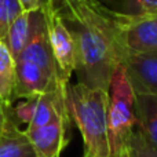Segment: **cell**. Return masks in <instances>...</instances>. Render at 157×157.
<instances>
[{
	"label": "cell",
	"mask_w": 157,
	"mask_h": 157,
	"mask_svg": "<svg viewBox=\"0 0 157 157\" xmlns=\"http://www.w3.org/2000/svg\"><path fill=\"white\" fill-rule=\"evenodd\" d=\"M76 46L77 83L108 91L114 71L121 65L120 22L94 2L55 7Z\"/></svg>",
	"instance_id": "6da1fadb"
},
{
	"label": "cell",
	"mask_w": 157,
	"mask_h": 157,
	"mask_svg": "<svg viewBox=\"0 0 157 157\" xmlns=\"http://www.w3.org/2000/svg\"><path fill=\"white\" fill-rule=\"evenodd\" d=\"M108 91L90 88L81 83H69L65 88V105L71 120L80 131L84 155L110 157L108 139Z\"/></svg>",
	"instance_id": "7a4b0ae2"
},
{
	"label": "cell",
	"mask_w": 157,
	"mask_h": 157,
	"mask_svg": "<svg viewBox=\"0 0 157 157\" xmlns=\"http://www.w3.org/2000/svg\"><path fill=\"white\" fill-rule=\"evenodd\" d=\"M108 139L110 157H120L128 136L136 128L135 92L121 65L114 71L108 88Z\"/></svg>",
	"instance_id": "3957f363"
},
{
	"label": "cell",
	"mask_w": 157,
	"mask_h": 157,
	"mask_svg": "<svg viewBox=\"0 0 157 157\" xmlns=\"http://www.w3.org/2000/svg\"><path fill=\"white\" fill-rule=\"evenodd\" d=\"M40 10L46 18L47 35L58 69L59 83L66 87L71 83V77L76 69V46L73 36L52 6V2L44 4Z\"/></svg>",
	"instance_id": "277c9868"
},
{
	"label": "cell",
	"mask_w": 157,
	"mask_h": 157,
	"mask_svg": "<svg viewBox=\"0 0 157 157\" xmlns=\"http://www.w3.org/2000/svg\"><path fill=\"white\" fill-rule=\"evenodd\" d=\"M121 66L135 94L157 97V51L123 52Z\"/></svg>",
	"instance_id": "5b68a950"
},
{
	"label": "cell",
	"mask_w": 157,
	"mask_h": 157,
	"mask_svg": "<svg viewBox=\"0 0 157 157\" xmlns=\"http://www.w3.org/2000/svg\"><path fill=\"white\" fill-rule=\"evenodd\" d=\"M17 62V84H15V101L24 98L39 97L41 94L65 90L58 80L57 75L46 71L44 68L30 61L18 59Z\"/></svg>",
	"instance_id": "8992f818"
},
{
	"label": "cell",
	"mask_w": 157,
	"mask_h": 157,
	"mask_svg": "<svg viewBox=\"0 0 157 157\" xmlns=\"http://www.w3.org/2000/svg\"><path fill=\"white\" fill-rule=\"evenodd\" d=\"M117 19L120 22V44L123 52L157 51V15L136 19Z\"/></svg>",
	"instance_id": "52a82bcc"
},
{
	"label": "cell",
	"mask_w": 157,
	"mask_h": 157,
	"mask_svg": "<svg viewBox=\"0 0 157 157\" xmlns=\"http://www.w3.org/2000/svg\"><path fill=\"white\" fill-rule=\"evenodd\" d=\"M69 123V116H59L43 127L25 130V134L32 142L37 157H58L61 155L69 141L66 136Z\"/></svg>",
	"instance_id": "ba28073f"
},
{
	"label": "cell",
	"mask_w": 157,
	"mask_h": 157,
	"mask_svg": "<svg viewBox=\"0 0 157 157\" xmlns=\"http://www.w3.org/2000/svg\"><path fill=\"white\" fill-rule=\"evenodd\" d=\"M105 13L120 19L157 15V0H92Z\"/></svg>",
	"instance_id": "9c48e42d"
},
{
	"label": "cell",
	"mask_w": 157,
	"mask_h": 157,
	"mask_svg": "<svg viewBox=\"0 0 157 157\" xmlns=\"http://www.w3.org/2000/svg\"><path fill=\"white\" fill-rule=\"evenodd\" d=\"M136 128L146 141L157 149V97L135 94Z\"/></svg>",
	"instance_id": "30bf717a"
},
{
	"label": "cell",
	"mask_w": 157,
	"mask_h": 157,
	"mask_svg": "<svg viewBox=\"0 0 157 157\" xmlns=\"http://www.w3.org/2000/svg\"><path fill=\"white\" fill-rule=\"evenodd\" d=\"M17 84V62L10 52L6 41L0 40V101L3 106L11 113L15 102Z\"/></svg>",
	"instance_id": "8fae6325"
},
{
	"label": "cell",
	"mask_w": 157,
	"mask_h": 157,
	"mask_svg": "<svg viewBox=\"0 0 157 157\" xmlns=\"http://www.w3.org/2000/svg\"><path fill=\"white\" fill-rule=\"evenodd\" d=\"M0 157H37L32 142L17 124L0 132Z\"/></svg>",
	"instance_id": "7c38bea8"
},
{
	"label": "cell",
	"mask_w": 157,
	"mask_h": 157,
	"mask_svg": "<svg viewBox=\"0 0 157 157\" xmlns=\"http://www.w3.org/2000/svg\"><path fill=\"white\" fill-rule=\"evenodd\" d=\"M30 30H32V11H22L10 25L6 37V44L15 61L24 51L29 40Z\"/></svg>",
	"instance_id": "4fadbf2b"
},
{
	"label": "cell",
	"mask_w": 157,
	"mask_h": 157,
	"mask_svg": "<svg viewBox=\"0 0 157 157\" xmlns=\"http://www.w3.org/2000/svg\"><path fill=\"white\" fill-rule=\"evenodd\" d=\"M128 157H157V149L146 141L142 132L136 128L132 131L125 144Z\"/></svg>",
	"instance_id": "5bb4252c"
},
{
	"label": "cell",
	"mask_w": 157,
	"mask_h": 157,
	"mask_svg": "<svg viewBox=\"0 0 157 157\" xmlns=\"http://www.w3.org/2000/svg\"><path fill=\"white\" fill-rule=\"evenodd\" d=\"M22 11L19 0H0V40L6 41L8 28Z\"/></svg>",
	"instance_id": "9a60e30c"
},
{
	"label": "cell",
	"mask_w": 157,
	"mask_h": 157,
	"mask_svg": "<svg viewBox=\"0 0 157 157\" xmlns=\"http://www.w3.org/2000/svg\"><path fill=\"white\" fill-rule=\"evenodd\" d=\"M39 97H30L24 98V99L18 101L14 108H11V116H13L14 121L18 124H26L29 125L33 120L36 112V106H37Z\"/></svg>",
	"instance_id": "2e32d148"
},
{
	"label": "cell",
	"mask_w": 157,
	"mask_h": 157,
	"mask_svg": "<svg viewBox=\"0 0 157 157\" xmlns=\"http://www.w3.org/2000/svg\"><path fill=\"white\" fill-rule=\"evenodd\" d=\"M52 2V0H19L24 11H33V10H40L44 4Z\"/></svg>",
	"instance_id": "e0dca14e"
},
{
	"label": "cell",
	"mask_w": 157,
	"mask_h": 157,
	"mask_svg": "<svg viewBox=\"0 0 157 157\" xmlns=\"http://www.w3.org/2000/svg\"><path fill=\"white\" fill-rule=\"evenodd\" d=\"M0 124L3 125V128H7V127H10V125L17 124V123L14 121L11 113L4 108V106H3L2 101H0ZM17 125H18V124H17Z\"/></svg>",
	"instance_id": "ac0fdd59"
},
{
	"label": "cell",
	"mask_w": 157,
	"mask_h": 157,
	"mask_svg": "<svg viewBox=\"0 0 157 157\" xmlns=\"http://www.w3.org/2000/svg\"><path fill=\"white\" fill-rule=\"evenodd\" d=\"M81 2H92V0H52V6L54 7H61V6H68V4H76Z\"/></svg>",
	"instance_id": "d6986e66"
},
{
	"label": "cell",
	"mask_w": 157,
	"mask_h": 157,
	"mask_svg": "<svg viewBox=\"0 0 157 157\" xmlns=\"http://www.w3.org/2000/svg\"><path fill=\"white\" fill-rule=\"evenodd\" d=\"M120 157H128V153H127V149H124L121 152V155H120Z\"/></svg>",
	"instance_id": "ffe728a7"
},
{
	"label": "cell",
	"mask_w": 157,
	"mask_h": 157,
	"mask_svg": "<svg viewBox=\"0 0 157 157\" xmlns=\"http://www.w3.org/2000/svg\"><path fill=\"white\" fill-rule=\"evenodd\" d=\"M3 130H4V128H3V125H2V124H0V132H2V131H3Z\"/></svg>",
	"instance_id": "44dd1931"
},
{
	"label": "cell",
	"mask_w": 157,
	"mask_h": 157,
	"mask_svg": "<svg viewBox=\"0 0 157 157\" xmlns=\"http://www.w3.org/2000/svg\"><path fill=\"white\" fill-rule=\"evenodd\" d=\"M84 157H91V156H88V155H84Z\"/></svg>",
	"instance_id": "7402d4cb"
}]
</instances>
